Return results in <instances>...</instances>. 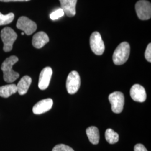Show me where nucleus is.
I'll return each mask as SVG.
<instances>
[{"label": "nucleus", "mask_w": 151, "mask_h": 151, "mask_svg": "<svg viewBox=\"0 0 151 151\" xmlns=\"http://www.w3.org/2000/svg\"><path fill=\"white\" fill-rule=\"evenodd\" d=\"M134 151H148L146 147L142 144H137L134 148Z\"/></svg>", "instance_id": "nucleus-22"}, {"label": "nucleus", "mask_w": 151, "mask_h": 151, "mask_svg": "<svg viewBox=\"0 0 151 151\" xmlns=\"http://www.w3.org/2000/svg\"><path fill=\"white\" fill-rule=\"evenodd\" d=\"M145 58L146 60L149 62H151V44H148L147 45V47L146 48V51H145Z\"/></svg>", "instance_id": "nucleus-21"}, {"label": "nucleus", "mask_w": 151, "mask_h": 151, "mask_svg": "<svg viewBox=\"0 0 151 151\" xmlns=\"http://www.w3.org/2000/svg\"><path fill=\"white\" fill-rule=\"evenodd\" d=\"M105 136L106 140L110 144H115L119 141L118 134L110 128L106 129Z\"/></svg>", "instance_id": "nucleus-17"}, {"label": "nucleus", "mask_w": 151, "mask_h": 151, "mask_svg": "<svg viewBox=\"0 0 151 151\" xmlns=\"http://www.w3.org/2000/svg\"><path fill=\"white\" fill-rule=\"evenodd\" d=\"M90 44L92 51L96 55H101L105 50V45L100 34L99 32H93L90 38Z\"/></svg>", "instance_id": "nucleus-8"}, {"label": "nucleus", "mask_w": 151, "mask_h": 151, "mask_svg": "<svg viewBox=\"0 0 151 151\" xmlns=\"http://www.w3.org/2000/svg\"><path fill=\"white\" fill-rule=\"evenodd\" d=\"M130 95L132 99L137 102L143 103L146 101V90L143 87L139 84H135L131 87Z\"/></svg>", "instance_id": "nucleus-10"}, {"label": "nucleus", "mask_w": 151, "mask_h": 151, "mask_svg": "<svg viewBox=\"0 0 151 151\" xmlns=\"http://www.w3.org/2000/svg\"><path fill=\"white\" fill-rule=\"evenodd\" d=\"M52 73L53 70L50 67H45L41 71L39 75L38 83V87L40 90H44L48 88L51 80Z\"/></svg>", "instance_id": "nucleus-9"}, {"label": "nucleus", "mask_w": 151, "mask_h": 151, "mask_svg": "<svg viewBox=\"0 0 151 151\" xmlns=\"http://www.w3.org/2000/svg\"><path fill=\"white\" fill-rule=\"evenodd\" d=\"M14 14L11 12L7 15H3L0 12V26L10 24L14 20Z\"/></svg>", "instance_id": "nucleus-18"}, {"label": "nucleus", "mask_w": 151, "mask_h": 151, "mask_svg": "<svg viewBox=\"0 0 151 151\" xmlns=\"http://www.w3.org/2000/svg\"><path fill=\"white\" fill-rule=\"evenodd\" d=\"M53 101L51 99H43L37 103L32 108L33 113L37 115L46 113L51 109Z\"/></svg>", "instance_id": "nucleus-11"}, {"label": "nucleus", "mask_w": 151, "mask_h": 151, "mask_svg": "<svg viewBox=\"0 0 151 151\" xmlns=\"http://www.w3.org/2000/svg\"><path fill=\"white\" fill-rule=\"evenodd\" d=\"M32 80L29 76H24L18 82L17 86V92L20 95H25L27 93L28 89L30 86Z\"/></svg>", "instance_id": "nucleus-14"}, {"label": "nucleus", "mask_w": 151, "mask_h": 151, "mask_svg": "<svg viewBox=\"0 0 151 151\" xmlns=\"http://www.w3.org/2000/svg\"><path fill=\"white\" fill-rule=\"evenodd\" d=\"M24 34H25V33L24 32H22V35H24Z\"/></svg>", "instance_id": "nucleus-24"}, {"label": "nucleus", "mask_w": 151, "mask_h": 151, "mask_svg": "<svg viewBox=\"0 0 151 151\" xmlns=\"http://www.w3.org/2000/svg\"><path fill=\"white\" fill-rule=\"evenodd\" d=\"M86 134L89 141L93 145H97L100 140V134L99 129L96 127H90L86 130Z\"/></svg>", "instance_id": "nucleus-15"}, {"label": "nucleus", "mask_w": 151, "mask_h": 151, "mask_svg": "<svg viewBox=\"0 0 151 151\" xmlns=\"http://www.w3.org/2000/svg\"><path fill=\"white\" fill-rule=\"evenodd\" d=\"M109 100L111 105L113 113L119 114L122 112L124 105V96L122 92L115 91L110 93Z\"/></svg>", "instance_id": "nucleus-4"}, {"label": "nucleus", "mask_w": 151, "mask_h": 151, "mask_svg": "<svg viewBox=\"0 0 151 151\" xmlns=\"http://www.w3.org/2000/svg\"><path fill=\"white\" fill-rule=\"evenodd\" d=\"M61 9L65 14L68 17H73L76 15V6L77 0H60Z\"/></svg>", "instance_id": "nucleus-12"}, {"label": "nucleus", "mask_w": 151, "mask_h": 151, "mask_svg": "<svg viewBox=\"0 0 151 151\" xmlns=\"http://www.w3.org/2000/svg\"><path fill=\"white\" fill-rule=\"evenodd\" d=\"M30 0H0V1L1 2H17V1H19V2H23V1H29Z\"/></svg>", "instance_id": "nucleus-23"}, {"label": "nucleus", "mask_w": 151, "mask_h": 151, "mask_svg": "<svg viewBox=\"0 0 151 151\" xmlns=\"http://www.w3.org/2000/svg\"><path fill=\"white\" fill-rule=\"evenodd\" d=\"M17 37V34L11 27H6L2 30L1 38L4 43L3 49L4 52H9L11 51Z\"/></svg>", "instance_id": "nucleus-3"}, {"label": "nucleus", "mask_w": 151, "mask_h": 151, "mask_svg": "<svg viewBox=\"0 0 151 151\" xmlns=\"http://www.w3.org/2000/svg\"><path fill=\"white\" fill-rule=\"evenodd\" d=\"M18 60L19 59L16 56L12 55L6 58L1 65V69L4 73V80L6 82L12 83L19 77V74L12 70L14 65Z\"/></svg>", "instance_id": "nucleus-1"}, {"label": "nucleus", "mask_w": 151, "mask_h": 151, "mask_svg": "<svg viewBox=\"0 0 151 151\" xmlns=\"http://www.w3.org/2000/svg\"><path fill=\"white\" fill-rule=\"evenodd\" d=\"M64 15H65L64 11L61 8H60V9L56 10L54 12H53L50 15V18L52 20H55L58 19L59 18L64 16Z\"/></svg>", "instance_id": "nucleus-19"}, {"label": "nucleus", "mask_w": 151, "mask_h": 151, "mask_svg": "<svg viewBox=\"0 0 151 151\" xmlns=\"http://www.w3.org/2000/svg\"><path fill=\"white\" fill-rule=\"evenodd\" d=\"M135 11L138 18L142 20H147L151 18V3L146 0H140L135 4Z\"/></svg>", "instance_id": "nucleus-6"}, {"label": "nucleus", "mask_w": 151, "mask_h": 151, "mask_svg": "<svg viewBox=\"0 0 151 151\" xmlns=\"http://www.w3.org/2000/svg\"><path fill=\"white\" fill-rule=\"evenodd\" d=\"M129 44L124 42L120 44L115 50L113 55V60L114 64L116 65H123L129 57Z\"/></svg>", "instance_id": "nucleus-2"}, {"label": "nucleus", "mask_w": 151, "mask_h": 151, "mask_svg": "<svg viewBox=\"0 0 151 151\" xmlns=\"http://www.w3.org/2000/svg\"><path fill=\"white\" fill-rule=\"evenodd\" d=\"M52 151H75L70 146L64 144H59L54 147Z\"/></svg>", "instance_id": "nucleus-20"}, {"label": "nucleus", "mask_w": 151, "mask_h": 151, "mask_svg": "<svg viewBox=\"0 0 151 151\" xmlns=\"http://www.w3.org/2000/svg\"><path fill=\"white\" fill-rule=\"evenodd\" d=\"M81 85V79L78 73L75 71H72L68 75L66 81V88L68 93L74 94L78 91Z\"/></svg>", "instance_id": "nucleus-5"}, {"label": "nucleus", "mask_w": 151, "mask_h": 151, "mask_svg": "<svg viewBox=\"0 0 151 151\" xmlns=\"http://www.w3.org/2000/svg\"><path fill=\"white\" fill-rule=\"evenodd\" d=\"M17 92L15 84H9L0 87V96L4 98L10 97Z\"/></svg>", "instance_id": "nucleus-16"}, {"label": "nucleus", "mask_w": 151, "mask_h": 151, "mask_svg": "<svg viewBox=\"0 0 151 151\" xmlns=\"http://www.w3.org/2000/svg\"><path fill=\"white\" fill-rule=\"evenodd\" d=\"M49 41L48 36L45 32H40L35 34L32 39V45L35 48L40 49Z\"/></svg>", "instance_id": "nucleus-13"}, {"label": "nucleus", "mask_w": 151, "mask_h": 151, "mask_svg": "<svg viewBox=\"0 0 151 151\" xmlns=\"http://www.w3.org/2000/svg\"><path fill=\"white\" fill-rule=\"evenodd\" d=\"M16 27L23 31L27 35L32 34L37 29L36 23L25 16H21L19 17L16 24Z\"/></svg>", "instance_id": "nucleus-7"}]
</instances>
